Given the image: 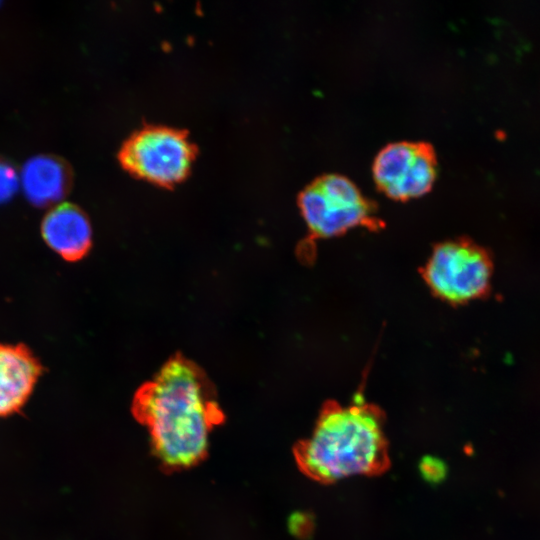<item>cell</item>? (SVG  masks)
<instances>
[{"instance_id":"6da1fadb","label":"cell","mask_w":540,"mask_h":540,"mask_svg":"<svg viewBox=\"0 0 540 540\" xmlns=\"http://www.w3.org/2000/svg\"><path fill=\"white\" fill-rule=\"evenodd\" d=\"M132 412L147 428L155 455L168 469L201 461L210 432L224 420L207 375L181 354L136 391Z\"/></svg>"},{"instance_id":"7a4b0ae2","label":"cell","mask_w":540,"mask_h":540,"mask_svg":"<svg viewBox=\"0 0 540 540\" xmlns=\"http://www.w3.org/2000/svg\"><path fill=\"white\" fill-rule=\"evenodd\" d=\"M384 419L380 408L362 400L325 402L310 436L294 448L297 466L322 484L385 472L390 456Z\"/></svg>"},{"instance_id":"3957f363","label":"cell","mask_w":540,"mask_h":540,"mask_svg":"<svg viewBox=\"0 0 540 540\" xmlns=\"http://www.w3.org/2000/svg\"><path fill=\"white\" fill-rule=\"evenodd\" d=\"M196 154L186 130L146 125L124 141L118 159L132 175L171 187L186 178Z\"/></svg>"},{"instance_id":"277c9868","label":"cell","mask_w":540,"mask_h":540,"mask_svg":"<svg viewBox=\"0 0 540 540\" xmlns=\"http://www.w3.org/2000/svg\"><path fill=\"white\" fill-rule=\"evenodd\" d=\"M492 271L491 257L484 248L456 239L435 245L421 274L434 296L460 305L488 293Z\"/></svg>"},{"instance_id":"5b68a950","label":"cell","mask_w":540,"mask_h":540,"mask_svg":"<svg viewBox=\"0 0 540 540\" xmlns=\"http://www.w3.org/2000/svg\"><path fill=\"white\" fill-rule=\"evenodd\" d=\"M298 204L312 240L337 236L356 226H379L370 203L341 175L317 178L300 193Z\"/></svg>"},{"instance_id":"8992f818","label":"cell","mask_w":540,"mask_h":540,"mask_svg":"<svg viewBox=\"0 0 540 540\" xmlns=\"http://www.w3.org/2000/svg\"><path fill=\"white\" fill-rule=\"evenodd\" d=\"M373 175L378 186L392 198L419 196L428 191L434 181L435 156L424 143H392L377 154Z\"/></svg>"},{"instance_id":"52a82bcc","label":"cell","mask_w":540,"mask_h":540,"mask_svg":"<svg viewBox=\"0 0 540 540\" xmlns=\"http://www.w3.org/2000/svg\"><path fill=\"white\" fill-rule=\"evenodd\" d=\"M41 372V364L25 345L0 344V416L24 405Z\"/></svg>"},{"instance_id":"ba28073f","label":"cell","mask_w":540,"mask_h":540,"mask_svg":"<svg viewBox=\"0 0 540 540\" xmlns=\"http://www.w3.org/2000/svg\"><path fill=\"white\" fill-rule=\"evenodd\" d=\"M47 245L67 261L82 259L92 244V229L78 206L63 203L51 209L41 225Z\"/></svg>"},{"instance_id":"9c48e42d","label":"cell","mask_w":540,"mask_h":540,"mask_svg":"<svg viewBox=\"0 0 540 540\" xmlns=\"http://www.w3.org/2000/svg\"><path fill=\"white\" fill-rule=\"evenodd\" d=\"M21 183L25 196L32 204L45 206L68 193L72 174L65 161L51 155H39L23 166Z\"/></svg>"},{"instance_id":"30bf717a","label":"cell","mask_w":540,"mask_h":540,"mask_svg":"<svg viewBox=\"0 0 540 540\" xmlns=\"http://www.w3.org/2000/svg\"><path fill=\"white\" fill-rule=\"evenodd\" d=\"M18 187L15 169L7 162L0 160V203L9 200Z\"/></svg>"},{"instance_id":"8fae6325","label":"cell","mask_w":540,"mask_h":540,"mask_svg":"<svg viewBox=\"0 0 540 540\" xmlns=\"http://www.w3.org/2000/svg\"><path fill=\"white\" fill-rule=\"evenodd\" d=\"M420 472L425 480L430 482H439L446 475L445 464L436 457L425 456L419 463Z\"/></svg>"}]
</instances>
